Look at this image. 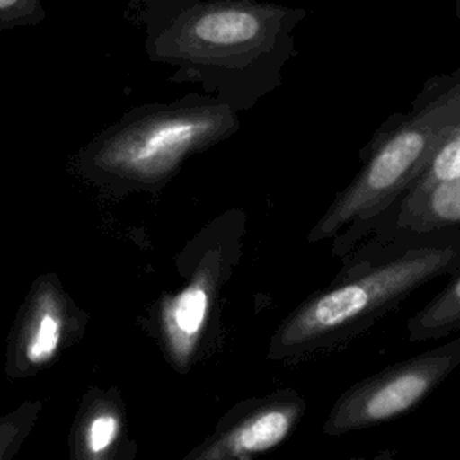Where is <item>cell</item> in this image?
Listing matches in <instances>:
<instances>
[{
	"instance_id": "obj_1",
	"label": "cell",
	"mask_w": 460,
	"mask_h": 460,
	"mask_svg": "<svg viewBox=\"0 0 460 460\" xmlns=\"http://www.w3.org/2000/svg\"><path fill=\"white\" fill-rule=\"evenodd\" d=\"M460 270V228L363 239L340 259L329 286L318 289L279 331V354L316 358L347 349L415 291Z\"/></svg>"
},
{
	"instance_id": "obj_2",
	"label": "cell",
	"mask_w": 460,
	"mask_h": 460,
	"mask_svg": "<svg viewBox=\"0 0 460 460\" xmlns=\"http://www.w3.org/2000/svg\"><path fill=\"white\" fill-rule=\"evenodd\" d=\"M126 14L144 29L153 58L271 84L307 11L261 0H131Z\"/></svg>"
},
{
	"instance_id": "obj_3",
	"label": "cell",
	"mask_w": 460,
	"mask_h": 460,
	"mask_svg": "<svg viewBox=\"0 0 460 460\" xmlns=\"http://www.w3.org/2000/svg\"><path fill=\"white\" fill-rule=\"evenodd\" d=\"M460 124V66L424 81L406 111L392 113L359 153V169L336 192L309 241L354 230L406 194L437 147Z\"/></svg>"
},
{
	"instance_id": "obj_4",
	"label": "cell",
	"mask_w": 460,
	"mask_h": 460,
	"mask_svg": "<svg viewBox=\"0 0 460 460\" xmlns=\"http://www.w3.org/2000/svg\"><path fill=\"white\" fill-rule=\"evenodd\" d=\"M460 365V336L395 361L347 386L329 410L323 433L343 437L419 408Z\"/></svg>"
},
{
	"instance_id": "obj_5",
	"label": "cell",
	"mask_w": 460,
	"mask_h": 460,
	"mask_svg": "<svg viewBox=\"0 0 460 460\" xmlns=\"http://www.w3.org/2000/svg\"><path fill=\"white\" fill-rule=\"evenodd\" d=\"M460 228V176L408 190L365 225L332 237V257L341 259L363 239H395L406 234Z\"/></svg>"
},
{
	"instance_id": "obj_6",
	"label": "cell",
	"mask_w": 460,
	"mask_h": 460,
	"mask_svg": "<svg viewBox=\"0 0 460 460\" xmlns=\"http://www.w3.org/2000/svg\"><path fill=\"white\" fill-rule=\"evenodd\" d=\"M304 411V401L288 394L252 415L230 437V449L237 455L261 453L280 444L295 428Z\"/></svg>"
},
{
	"instance_id": "obj_7",
	"label": "cell",
	"mask_w": 460,
	"mask_h": 460,
	"mask_svg": "<svg viewBox=\"0 0 460 460\" xmlns=\"http://www.w3.org/2000/svg\"><path fill=\"white\" fill-rule=\"evenodd\" d=\"M460 331V270L446 286L406 322V340L422 343L442 340Z\"/></svg>"
},
{
	"instance_id": "obj_8",
	"label": "cell",
	"mask_w": 460,
	"mask_h": 460,
	"mask_svg": "<svg viewBox=\"0 0 460 460\" xmlns=\"http://www.w3.org/2000/svg\"><path fill=\"white\" fill-rule=\"evenodd\" d=\"M201 122L205 120L190 117L164 120V124L155 126L137 142H133V146H129V162L142 169L165 164V160L174 158L178 153H181L205 128V124Z\"/></svg>"
},
{
	"instance_id": "obj_9",
	"label": "cell",
	"mask_w": 460,
	"mask_h": 460,
	"mask_svg": "<svg viewBox=\"0 0 460 460\" xmlns=\"http://www.w3.org/2000/svg\"><path fill=\"white\" fill-rule=\"evenodd\" d=\"M455 176H460V124L437 147L410 190H420L440 180H449Z\"/></svg>"
},
{
	"instance_id": "obj_10",
	"label": "cell",
	"mask_w": 460,
	"mask_h": 460,
	"mask_svg": "<svg viewBox=\"0 0 460 460\" xmlns=\"http://www.w3.org/2000/svg\"><path fill=\"white\" fill-rule=\"evenodd\" d=\"M205 311L207 293L205 289L192 286L180 295L174 309V322L185 334H196L205 320Z\"/></svg>"
},
{
	"instance_id": "obj_11",
	"label": "cell",
	"mask_w": 460,
	"mask_h": 460,
	"mask_svg": "<svg viewBox=\"0 0 460 460\" xmlns=\"http://www.w3.org/2000/svg\"><path fill=\"white\" fill-rule=\"evenodd\" d=\"M45 16L47 11L41 0H0V31L38 25Z\"/></svg>"
},
{
	"instance_id": "obj_12",
	"label": "cell",
	"mask_w": 460,
	"mask_h": 460,
	"mask_svg": "<svg viewBox=\"0 0 460 460\" xmlns=\"http://www.w3.org/2000/svg\"><path fill=\"white\" fill-rule=\"evenodd\" d=\"M59 341V322L54 314L47 313L41 316L36 334L29 345V359L43 361L54 354Z\"/></svg>"
},
{
	"instance_id": "obj_13",
	"label": "cell",
	"mask_w": 460,
	"mask_h": 460,
	"mask_svg": "<svg viewBox=\"0 0 460 460\" xmlns=\"http://www.w3.org/2000/svg\"><path fill=\"white\" fill-rule=\"evenodd\" d=\"M115 419L110 415H101L97 417L92 426H90V433H88V444L92 451H101L106 446H110V442L115 437Z\"/></svg>"
},
{
	"instance_id": "obj_14",
	"label": "cell",
	"mask_w": 460,
	"mask_h": 460,
	"mask_svg": "<svg viewBox=\"0 0 460 460\" xmlns=\"http://www.w3.org/2000/svg\"><path fill=\"white\" fill-rule=\"evenodd\" d=\"M455 16L460 20V0H455Z\"/></svg>"
}]
</instances>
